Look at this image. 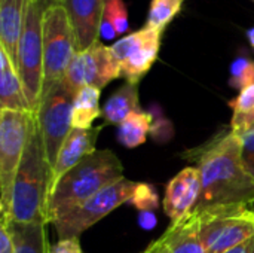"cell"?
<instances>
[{
	"label": "cell",
	"mask_w": 254,
	"mask_h": 253,
	"mask_svg": "<svg viewBox=\"0 0 254 253\" xmlns=\"http://www.w3.org/2000/svg\"><path fill=\"white\" fill-rule=\"evenodd\" d=\"M152 121H153L152 115L144 110L131 113L119 125L118 137H119L121 143L128 149H134V148H138L140 145H143L150 131Z\"/></svg>",
	"instance_id": "44dd1931"
},
{
	"label": "cell",
	"mask_w": 254,
	"mask_h": 253,
	"mask_svg": "<svg viewBox=\"0 0 254 253\" xmlns=\"http://www.w3.org/2000/svg\"><path fill=\"white\" fill-rule=\"evenodd\" d=\"M48 4V0H28L18 45L16 72L34 113L43 91V12Z\"/></svg>",
	"instance_id": "277c9868"
},
{
	"label": "cell",
	"mask_w": 254,
	"mask_h": 253,
	"mask_svg": "<svg viewBox=\"0 0 254 253\" xmlns=\"http://www.w3.org/2000/svg\"><path fill=\"white\" fill-rule=\"evenodd\" d=\"M122 173V163L110 149H97L85 157L55 185L48 204V224L124 177Z\"/></svg>",
	"instance_id": "3957f363"
},
{
	"label": "cell",
	"mask_w": 254,
	"mask_h": 253,
	"mask_svg": "<svg viewBox=\"0 0 254 253\" xmlns=\"http://www.w3.org/2000/svg\"><path fill=\"white\" fill-rule=\"evenodd\" d=\"M185 0H152L147 13V27L165 30L173 18L180 12Z\"/></svg>",
	"instance_id": "7402d4cb"
},
{
	"label": "cell",
	"mask_w": 254,
	"mask_h": 253,
	"mask_svg": "<svg viewBox=\"0 0 254 253\" xmlns=\"http://www.w3.org/2000/svg\"><path fill=\"white\" fill-rule=\"evenodd\" d=\"M162 34L164 30L144 25L110 46L121 66V78L129 84H140L158 60Z\"/></svg>",
	"instance_id": "9c48e42d"
},
{
	"label": "cell",
	"mask_w": 254,
	"mask_h": 253,
	"mask_svg": "<svg viewBox=\"0 0 254 253\" xmlns=\"http://www.w3.org/2000/svg\"><path fill=\"white\" fill-rule=\"evenodd\" d=\"M27 3L28 0H0V48L15 69Z\"/></svg>",
	"instance_id": "9a60e30c"
},
{
	"label": "cell",
	"mask_w": 254,
	"mask_h": 253,
	"mask_svg": "<svg viewBox=\"0 0 254 253\" xmlns=\"http://www.w3.org/2000/svg\"><path fill=\"white\" fill-rule=\"evenodd\" d=\"M104 15L113 22L118 34H122L128 30V10L124 0H106Z\"/></svg>",
	"instance_id": "cb8c5ba5"
},
{
	"label": "cell",
	"mask_w": 254,
	"mask_h": 253,
	"mask_svg": "<svg viewBox=\"0 0 254 253\" xmlns=\"http://www.w3.org/2000/svg\"><path fill=\"white\" fill-rule=\"evenodd\" d=\"M158 194L147 183H138L131 203L141 212H152L158 207Z\"/></svg>",
	"instance_id": "d4e9b609"
},
{
	"label": "cell",
	"mask_w": 254,
	"mask_h": 253,
	"mask_svg": "<svg viewBox=\"0 0 254 253\" xmlns=\"http://www.w3.org/2000/svg\"><path fill=\"white\" fill-rule=\"evenodd\" d=\"M229 85L238 91H243L254 85V61L247 57H238L231 66Z\"/></svg>",
	"instance_id": "603a6c76"
},
{
	"label": "cell",
	"mask_w": 254,
	"mask_h": 253,
	"mask_svg": "<svg viewBox=\"0 0 254 253\" xmlns=\"http://www.w3.org/2000/svg\"><path fill=\"white\" fill-rule=\"evenodd\" d=\"M201 194V174L196 167H186L176 174L165 188L164 212L177 222L190 215Z\"/></svg>",
	"instance_id": "4fadbf2b"
},
{
	"label": "cell",
	"mask_w": 254,
	"mask_h": 253,
	"mask_svg": "<svg viewBox=\"0 0 254 253\" xmlns=\"http://www.w3.org/2000/svg\"><path fill=\"white\" fill-rule=\"evenodd\" d=\"M45 222H13L10 230L15 242V253H52Z\"/></svg>",
	"instance_id": "ac0fdd59"
},
{
	"label": "cell",
	"mask_w": 254,
	"mask_h": 253,
	"mask_svg": "<svg viewBox=\"0 0 254 253\" xmlns=\"http://www.w3.org/2000/svg\"><path fill=\"white\" fill-rule=\"evenodd\" d=\"M138 110H141L138 100V84L127 82L107 100L103 107V118L106 124L121 125L131 113Z\"/></svg>",
	"instance_id": "d6986e66"
},
{
	"label": "cell",
	"mask_w": 254,
	"mask_h": 253,
	"mask_svg": "<svg viewBox=\"0 0 254 253\" xmlns=\"http://www.w3.org/2000/svg\"><path fill=\"white\" fill-rule=\"evenodd\" d=\"M253 1H254V0H253Z\"/></svg>",
	"instance_id": "8d00e7d4"
},
{
	"label": "cell",
	"mask_w": 254,
	"mask_h": 253,
	"mask_svg": "<svg viewBox=\"0 0 254 253\" xmlns=\"http://www.w3.org/2000/svg\"><path fill=\"white\" fill-rule=\"evenodd\" d=\"M186 158L196 163L201 174V194L192 213H237L254 204V177L243 161V140L232 130Z\"/></svg>",
	"instance_id": "6da1fadb"
},
{
	"label": "cell",
	"mask_w": 254,
	"mask_h": 253,
	"mask_svg": "<svg viewBox=\"0 0 254 253\" xmlns=\"http://www.w3.org/2000/svg\"><path fill=\"white\" fill-rule=\"evenodd\" d=\"M0 110L33 112L22 82L6 52L0 48Z\"/></svg>",
	"instance_id": "e0dca14e"
},
{
	"label": "cell",
	"mask_w": 254,
	"mask_h": 253,
	"mask_svg": "<svg viewBox=\"0 0 254 253\" xmlns=\"http://www.w3.org/2000/svg\"><path fill=\"white\" fill-rule=\"evenodd\" d=\"M201 239L205 253H225L254 239V212L201 216Z\"/></svg>",
	"instance_id": "8fae6325"
},
{
	"label": "cell",
	"mask_w": 254,
	"mask_h": 253,
	"mask_svg": "<svg viewBox=\"0 0 254 253\" xmlns=\"http://www.w3.org/2000/svg\"><path fill=\"white\" fill-rule=\"evenodd\" d=\"M74 97L76 94L70 91L63 82H60L42 95L39 109L36 112L51 171L55 166L64 140L73 128L71 112Z\"/></svg>",
	"instance_id": "ba28073f"
},
{
	"label": "cell",
	"mask_w": 254,
	"mask_h": 253,
	"mask_svg": "<svg viewBox=\"0 0 254 253\" xmlns=\"http://www.w3.org/2000/svg\"><path fill=\"white\" fill-rule=\"evenodd\" d=\"M100 95L101 89L95 86H83L76 92L71 112V125L73 128L89 130L92 128V121L103 115L100 109Z\"/></svg>",
	"instance_id": "ffe728a7"
},
{
	"label": "cell",
	"mask_w": 254,
	"mask_h": 253,
	"mask_svg": "<svg viewBox=\"0 0 254 253\" xmlns=\"http://www.w3.org/2000/svg\"><path fill=\"white\" fill-rule=\"evenodd\" d=\"M101 130H103V125L95 127V128H89V130L71 128V131L68 133L67 139L64 140V143L58 152L55 166L52 169L51 194H52L55 185L58 183V180L68 170H71L74 166H77L85 157H88L89 154L97 151L95 142H97V137H98Z\"/></svg>",
	"instance_id": "5bb4252c"
},
{
	"label": "cell",
	"mask_w": 254,
	"mask_h": 253,
	"mask_svg": "<svg viewBox=\"0 0 254 253\" xmlns=\"http://www.w3.org/2000/svg\"><path fill=\"white\" fill-rule=\"evenodd\" d=\"M34 116V112L0 110V216L10 215L15 177Z\"/></svg>",
	"instance_id": "8992f818"
},
{
	"label": "cell",
	"mask_w": 254,
	"mask_h": 253,
	"mask_svg": "<svg viewBox=\"0 0 254 253\" xmlns=\"http://www.w3.org/2000/svg\"><path fill=\"white\" fill-rule=\"evenodd\" d=\"M54 1H60V0H54Z\"/></svg>",
	"instance_id": "d590c367"
},
{
	"label": "cell",
	"mask_w": 254,
	"mask_h": 253,
	"mask_svg": "<svg viewBox=\"0 0 254 253\" xmlns=\"http://www.w3.org/2000/svg\"><path fill=\"white\" fill-rule=\"evenodd\" d=\"M51 167L45 152L37 115L33 119L30 137L19 164L9 219L13 222L48 224V204L51 198Z\"/></svg>",
	"instance_id": "7a4b0ae2"
},
{
	"label": "cell",
	"mask_w": 254,
	"mask_h": 253,
	"mask_svg": "<svg viewBox=\"0 0 254 253\" xmlns=\"http://www.w3.org/2000/svg\"><path fill=\"white\" fill-rule=\"evenodd\" d=\"M71 24L76 51L83 52L100 43L106 0H60Z\"/></svg>",
	"instance_id": "7c38bea8"
},
{
	"label": "cell",
	"mask_w": 254,
	"mask_h": 253,
	"mask_svg": "<svg viewBox=\"0 0 254 253\" xmlns=\"http://www.w3.org/2000/svg\"><path fill=\"white\" fill-rule=\"evenodd\" d=\"M243 140V161L249 173L254 177V131L241 137Z\"/></svg>",
	"instance_id": "f1b7e54d"
},
{
	"label": "cell",
	"mask_w": 254,
	"mask_h": 253,
	"mask_svg": "<svg viewBox=\"0 0 254 253\" xmlns=\"http://www.w3.org/2000/svg\"><path fill=\"white\" fill-rule=\"evenodd\" d=\"M138 183L121 177L119 180L110 183L80 206L71 209L61 218L52 222L58 240L79 239V236L95 225L98 221L104 219L115 209L121 207L124 203L131 201Z\"/></svg>",
	"instance_id": "52a82bcc"
},
{
	"label": "cell",
	"mask_w": 254,
	"mask_h": 253,
	"mask_svg": "<svg viewBox=\"0 0 254 253\" xmlns=\"http://www.w3.org/2000/svg\"><path fill=\"white\" fill-rule=\"evenodd\" d=\"M118 78H121V66L110 46L97 43L74 55L65 72L63 84L76 94L83 86L103 89Z\"/></svg>",
	"instance_id": "30bf717a"
},
{
	"label": "cell",
	"mask_w": 254,
	"mask_h": 253,
	"mask_svg": "<svg viewBox=\"0 0 254 253\" xmlns=\"http://www.w3.org/2000/svg\"><path fill=\"white\" fill-rule=\"evenodd\" d=\"M141 253H167V249H165V245H164L162 237H159L156 242H153L152 245H149L147 249Z\"/></svg>",
	"instance_id": "1f68e13d"
},
{
	"label": "cell",
	"mask_w": 254,
	"mask_h": 253,
	"mask_svg": "<svg viewBox=\"0 0 254 253\" xmlns=\"http://www.w3.org/2000/svg\"><path fill=\"white\" fill-rule=\"evenodd\" d=\"M77 54L76 40L67 12L60 1H51L43 12V91L63 82Z\"/></svg>",
	"instance_id": "5b68a950"
},
{
	"label": "cell",
	"mask_w": 254,
	"mask_h": 253,
	"mask_svg": "<svg viewBox=\"0 0 254 253\" xmlns=\"http://www.w3.org/2000/svg\"><path fill=\"white\" fill-rule=\"evenodd\" d=\"M252 246H253V239L246 242V243H243V245L235 246L234 249H231V251H228V252L225 253H252Z\"/></svg>",
	"instance_id": "d6a6232c"
},
{
	"label": "cell",
	"mask_w": 254,
	"mask_h": 253,
	"mask_svg": "<svg viewBox=\"0 0 254 253\" xmlns=\"http://www.w3.org/2000/svg\"><path fill=\"white\" fill-rule=\"evenodd\" d=\"M161 237L167 253H205L201 239V216L196 213L171 222V227Z\"/></svg>",
	"instance_id": "2e32d148"
},
{
	"label": "cell",
	"mask_w": 254,
	"mask_h": 253,
	"mask_svg": "<svg viewBox=\"0 0 254 253\" xmlns=\"http://www.w3.org/2000/svg\"><path fill=\"white\" fill-rule=\"evenodd\" d=\"M116 34H118V33H116V28H115L113 22L104 15V16H103V22H101V36H103L104 39H113Z\"/></svg>",
	"instance_id": "4dcf8cb0"
},
{
	"label": "cell",
	"mask_w": 254,
	"mask_h": 253,
	"mask_svg": "<svg viewBox=\"0 0 254 253\" xmlns=\"http://www.w3.org/2000/svg\"><path fill=\"white\" fill-rule=\"evenodd\" d=\"M231 130L240 137L254 131V110L250 113H241V115L234 113L231 121Z\"/></svg>",
	"instance_id": "4316f807"
},
{
	"label": "cell",
	"mask_w": 254,
	"mask_h": 253,
	"mask_svg": "<svg viewBox=\"0 0 254 253\" xmlns=\"http://www.w3.org/2000/svg\"><path fill=\"white\" fill-rule=\"evenodd\" d=\"M229 106L232 107L234 113H250L254 110V85L240 91L238 97L229 101Z\"/></svg>",
	"instance_id": "484cf974"
},
{
	"label": "cell",
	"mask_w": 254,
	"mask_h": 253,
	"mask_svg": "<svg viewBox=\"0 0 254 253\" xmlns=\"http://www.w3.org/2000/svg\"><path fill=\"white\" fill-rule=\"evenodd\" d=\"M247 39H249V42H250L252 48L254 49V27H252V28H249V30H247Z\"/></svg>",
	"instance_id": "836d02e7"
},
{
	"label": "cell",
	"mask_w": 254,
	"mask_h": 253,
	"mask_svg": "<svg viewBox=\"0 0 254 253\" xmlns=\"http://www.w3.org/2000/svg\"><path fill=\"white\" fill-rule=\"evenodd\" d=\"M252 253H254V239H253V246H252Z\"/></svg>",
	"instance_id": "e575fe53"
},
{
	"label": "cell",
	"mask_w": 254,
	"mask_h": 253,
	"mask_svg": "<svg viewBox=\"0 0 254 253\" xmlns=\"http://www.w3.org/2000/svg\"><path fill=\"white\" fill-rule=\"evenodd\" d=\"M52 253H82L79 239H67V240H58L52 246Z\"/></svg>",
	"instance_id": "f546056e"
},
{
	"label": "cell",
	"mask_w": 254,
	"mask_h": 253,
	"mask_svg": "<svg viewBox=\"0 0 254 253\" xmlns=\"http://www.w3.org/2000/svg\"><path fill=\"white\" fill-rule=\"evenodd\" d=\"M0 253H15L10 219L6 216H0Z\"/></svg>",
	"instance_id": "83f0119b"
}]
</instances>
